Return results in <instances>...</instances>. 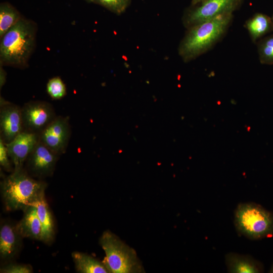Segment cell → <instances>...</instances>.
Returning <instances> with one entry per match:
<instances>
[{
    "label": "cell",
    "instance_id": "obj_1",
    "mask_svg": "<svg viewBox=\"0 0 273 273\" xmlns=\"http://www.w3.org/2000/svg\"><path fill=\"white\" fill-rule=\"evenodd\" d=\"M37 25L22 18L1 38L0 64L24 68L28 66L36 43Z\"/></svg>",
    "mask_w": 273,
    "mask_h": 273
},
{
    "label": "cell",
    "instance_id": "obj_2",
    "mask_svg": "<svg viewBox=\"0 0 273 273\" xmlns=\"http://www.w3.org/2000/svg\"><path fill=\"white\" fill-rule=\"evenodd\" d=\"M46 184L33 179L23 168L13 172L1 183L2 196L8 210H25L43 195Z\"/></svg>",
    "mask_w": 273,
    "mask_h": 273
},
{
    "label": "cell",
    "instance_id": "obj_3",
    "mask_svg": "<svg viewBox=\"0 0 273 273\" xmlns=\"http://www.w3.org/2000/svg\"><path fill=\"white\" fill-rule=\"evenodd\" d=\"M232 13L224 14L191 27L179 48L185 61H190L211 47L223 34Z\"/></svg>",
    "mask_w": 273,
    "mask_h": 273
},
{
    "label": "cell",
    "instance_id": "obj_4",
    "mask_svg": "<svg viewBox=\"0 0 273 273\" xmlns=\"http://www.w3.org/2000/svg\"><path fill=\"white\" fill-rule=\"evenodd\" d=\"M234 223L239 234L250 240L273 235V213L255 203L239 204L235 211Z\"/></svg>",
    "mask_w": 273,
    "mask_h": 273
},
{
    "label": "cell",
    "instance_id": "obj_5",
    "mask_svg": "<svg viewBox=\"0 0 273 273\" xmlns=\"http://www.w3.org/2000/svg\"><path fill=\"white\" fill-rule=\"evenodd\" d=\"M100 244L105 253L103 261L109 272H140L142 267L135 251L109 231L104 232Z\"/></svg>",
    "mask_w": 273,
    "mask_h": 273
},
{
    "label": "cell",
    "instance_id": "obj_6",
    "mask_svg": "<svg viewBox=\"0 0 273 273\" xmlns=\"http://www.w3.org/2000/svg\"><path fill=\"white\" fill-rule=\"evenodd\" d=\"M23 130L40 133L55 118L52 106L43 101H31L21 108Z\"/></svg>",
    "mask_w": 273,
    "mask_h": 273
},
{
    "label": "cell",
    "instance_id": "obj_7",
    "mask_svg": "<svg viewBox=\"0 0 273 273\" xmlns=\"http://www.w3.org/2000/svg\"><path fill=\"white\" fill-rule=\"evenodd\" d=\"M71 134L67 117L56 118L39 133V140L55 154L64 153Z\"/></svg>",
    "mask_w": 273,
    "mask_h": 273
},
{
    "label": "cell",
    "instance_id": "obj_8",
    "mask_svg": "<svg viewBox=\"0 0 273 273\" xmlns=\"http://www.w3.org/2000/svg\"><path fill=\"white\" fill-rule=\"evenodd\" d=\"M241 0H204L185 18L186 26H193L219 15L232 13Z\"/></svg>",
    "mask_w": 273,
    "mask_h": 273
},
{
    "label": "cell",
    "instance_id": "obj_9",
    "mask_svg": "<svg viewBox=\"0 0 273 273\" xmlns=\"http://www.w3.org/2000/svg\"><path fill=\"white\" fill-rule=\"evenodd\" d=\"M1 137L7 144L23 131L21 108L1 97Z\"/></svg>",
    "mask_w": 273,
    "mask_h": 273
},
{
    "label": "cell",
    "instance_id": "obj_10",
    "mask_svg": "<svg viewBox=\"0 0 273 273\" xmlns=\"http://www.w3.org/2000/svg\"><path fill=\"white\" fill-rule=\"evenodd\" d=\"M39 141V134L23 130L13 141L6 144L14 169L23 167L24 162Z\"/></svg>",
    "mask_w": 273,
    "mask_h": 273
},
{
    "label": "cell",
    "instance_id": "obj_11",
    "mask_svg": "<svg viewBox=\"0 0 273 273\" xmlns=\"http://www.w3.org/2000/svg\"><path fill=\"white\" fill-rule=\"evenodd\" d=\"M58 156L39 140L27 158L29 170L37 176L51 175L54 170Z\"/></svg>",
    "mask_w": 273,
    "mask_h": 273
},
{
    "label": "cell",
    "instance_id": "obj_12",
    "mask_svg": "<svg viewBox=\"0 0 273 273\" xmlns=\"http://www.w3.org/2000/svg\"><path fill=\"white\" fill-rule=\"evenodd\" d=\"M21 235L16 227L7 222L3 223L0 230V256L2 260H7L17 253L20 245Z\"/></svg>",
    "mask_w": 273,
    "mask_h": 273
},
{
    "label": "cell",
    "instance_id": "obj_13",
    "mask_svg": "<svg viewBox=\"0 0 273 273\" xmlns=\"http://www.w3.org/2000/svg\"><path fill=\"white\" fill-rule=\"evenodd\" d=\"M225 264L229 272L259 273L263 271L260 262L250 255L229 253L225 255Z\"/></svg>",
    "mask_w": 273,
    "mask_h": 273
},
{
    "label": "cell",
    "instance_id": "obj_14",
    "mask_svg": "<svg viewBox=\"0 0 273 273\" xmlns=\"http://www.w3.org/2000/svg\"><path fill=\"white\" fill-rule=\"evenodd\" d=\"M24 215L16 226L22 237L40 240L41 223L35 206H28L24 210Z\"/></svg>",
    "mask_w": 273,
    "mask_h": 273
},
{
    "label": "cell",
    "instance_id": "obj_15",
    "mask_svg": "<svg viewBox=\"0 0 273 273\" xmlns=\"http://www.w3.org/2000/svg\"><path fill=\"white\" fill-rule=\"evenodd\" d=\"M37 208L38 218L41 223L40 240L44 243L51 242L54 236V225L52 214L46 201L44 195L34 205Z\"/></svg>",
    "mask_w": 273,
    "mask_h": 273
},
{
    "label": "cell",
    "instance_id": "obj_16",
    "mask_svg": "<svg viewBox=\"0 0 273 273\" xmlns=\"http://www.w3.org/2000/svg\"><path fill=\"white\" fill-rule=\"evenodd\" d=\"M77 271L81 273L109 272L103 262L85 253L74 251L72 253Z\"/></svg>",
    "mask_w": 273,
    "mask_h": 273
},
{
    "label": "cell",
    "instance_id": "obj_17",
    "mask_svg": "<svg viewBox=\"0 0 273 273\" xmlns=\"http://www.w3.org/2000/svg\"><path fill=\"white\" fill-rule=\"evenodd\" d=\"M246 26L252 39L255 41L272 28V20L264 14H257L247 22Z\"/></svg>",
    "mask_w": 273,
    "mask_h": 273
},
{
    "label": "cell",
    "instance_id": "obj_18",
    "mask_svg": "<svg viewBox=\"0 0 273 273\" xmlns=\"http://www.w3.org/2000/svg\"><path fill=\"white\" fill-rule=\"evenodd\" d=\"M22 18L19 12L12 6L8 3L1 4L0 6V38Z\"/></svg>",
    "mask_w": 273,
    "mask_h": 273
},
{
    "label": "cell",
    "instance_id": "obj_19",
    "mask_svg": "<svg viewBox=\"0 0 273 273\" xmlns=\"http://www.w3.org/2000/svg\"><path fill=\"white\" fill-rule=\"evenodd\" d=\"M260 62L264 64H273V34L262 39L258 46Z\"/></svg>",
    "mask_w": 273,
    "mask_h": 273
},
{
    "label": "cell",
    "instance_id": "obj_20",
    "mask_svg": "<svg viewBox=\"0 0 273 273\" xmlns=\"http://www.w3.org/2000/svg\"><path fill=\"white\" fill-rule=\"evenodd\" d=\"M47 91L53 100H60L66 95L65 84L58 76L49 79L47 84Z\"/></svg>",
    "mask_w": 273,
    "mask_h": 273
},
{
    "label": "cell",
    "instance_id": "obj_21",
    "mask_svg": "<svg viewBox=\"0 0 273 273\" xmlns=\"http://www.w3.org/2000/svg\"><path fill=\"white\" fill-rule=\"evenodd\" d=\"M130 1L92 0V2L100 5L116 14H120L126 10Z\"/></svg>",
    "mask_w": 273,
    "mask_h": 273
},
{
    "label": "cell",
    "instance_id": "obj_22",
    "mask_svg": "<svg viewBox=\"0 0 273 273\" xmlns=\"http://www.w3.org/2000/svg\"><path fill=\"white\" fill-rule=\"evenodd\" d=\"M10 160L6 143L2 138H0V164L5 170L8 171L12 169Z\"/></svg>",
    "mask_w": 273,
    "mask_h": 273
},
{
    "label": "cell",
    "instance_id": "obj_23",
    "mask_svg": "<svg viewBox=\"0 0 273 273\" xmlns=\"http://www.w3.org/2000/svg\"><path fill=\"white\" fill-rule=\"evenodd\" d=\"M32 272L31 267L22 264H10L1 269L3 273H30Z\"/></svg>",
    "mask_w": 273,
    "mask_h": 273
},
{
    "label": "cell",
    "instance_id": "obj_24",
    "mask_svg": "<svg viewBox=\"0 0 273 273\" xmlns=\"http://www.w3.org/2000/svg\"><path fill=\"white\" fill-rule=\"evenodd\" d=\"M7 79V73L5 70L4 69L3 66L1 65L0 67V88L3 86L5 84Z\"/></svg>",
    "mask_w": 273,
    "mask_h": 273
},
{
    "label": "cell",
    "instance_id": "obj_25",
    "mask_svg": "<svg viewBox=\"0 0 273 273\" xmlns=\"http://www.w3.org/2000/svg\"><path fill=\"white\" fill-rule=\"evenodd\" d=\"M204 0H192V4L193 5L196 4L197 3H199L200 2H203Z\"/></svg>",
    "mask_w": 273,
    "mask_h": 273
},
{
    "label": "cell",
    "instance_id": "obj_26",
    "mask_svg": "<svg viewBox=\"0 0 273 273\" xmlns=\"http://www.w3.org/2000/svg\"><path fill=\"white\" fill-rule=\"evenodd\" d=\"M269 272H271V273H273V264L271 266V267L270 268V269L269 270Z\"/></svg>",
    "mask_w": 273,
    "mask_h": 273
},
{
    "label": "cell",
    "instance_id": "obj_27",
    "mask_svg": "<svg viewBox=\"0 0 273 273\" xmlns=\"http://www.w3.org/2000/svg\"><path fill=\"white\" fill-rule=\"evenodd\" d=\"M272 29H273V18H272Z\"/></svg>",
    "mask_w": 273,
    "mask_h": 273
},
{
    "label": "cell",
    "instance_id": "obj_28",
    "mask_svg": "<svg viewBox=\"0 0 273 273\" xmlns=\"http://www.w3.org/2000/svg\"><path fill=\"white\" fill-rule=\"evenodd\" d=\"M88 2H92V0H87Z\"/></svg>",
    "mask_w": 273,
    "mask_h": 273
}]
</instances>
